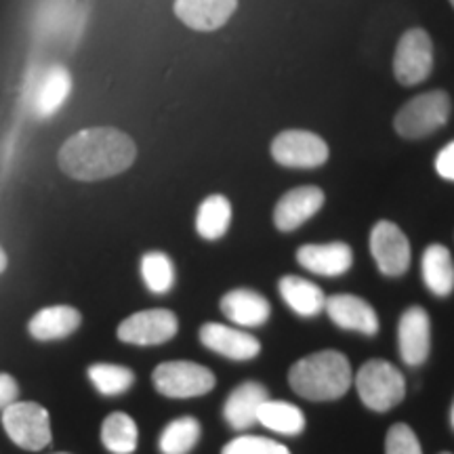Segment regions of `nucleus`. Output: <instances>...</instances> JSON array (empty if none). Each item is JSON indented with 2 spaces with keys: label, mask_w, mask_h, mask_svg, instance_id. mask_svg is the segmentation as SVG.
<instances>
[{
  "label": "nucleus",
  "mask_w": 454,
  "mask_h": 454,
  "mask_svg": "<svg viewBox=\"0 0 454 454\" xmlns=\"http://www.w3.org/2000/svg\"><path fill=\"white\" fill-rule=\"evenodd\" d=\"M137 158L135 141L112 127L84 129L61 145L59 168L78 181H99L124 173Z\"/></svg>",
  "instance_id": "obj_1"
},
{
  "label": "nucleus",
  "mask_w": 454,
  "mask_h": 454,
  "mask_svg": "<svg viewBox=\"0 0 454 454\" xmlns=\"http://www.w3.org/2000/svg\"><path fill=\"white\" fill-rule=\"evenodd\" d=\"M354 381L351 364L340 351H316L288 372L293 391L309 402H333L345 395Z\"/></svg>",
  "instance_id": "obj_2"
},
{
  "label": "nucleus",
  "mask_w": 454,
  "mask_h": 454,
  "mask_svg": "<svg viewBox=\"0 0 454 454\" xmlns=\"http://www.w3.org/2000/svg\"><path fill=\"white\" fill-rule=\"evenodd\" d=\"M450 98L444 90H429L412 98L395 114L394 127L404 139H423L444 127L450 118Z\"/></svg>",
  "instance_id": "obj_3"
},
{
  "label": "nucleus",
  "mask_w": 454,
  "mask_h": 454,
  "mask_svg": "<svg viewBox=\"0 0 454 454\" xmlns=\"http://www.w3.org/2000/svg\"><path fill=\"white\" fill-rule=\"evenodd\" d=\"M360 400L374 412H387L404 400V374L385 360H371L356 374Z\"/></svg>",
  "instance_id": "obj_4"
},
{
  "label": "nucleus",
  "mask_w": 454,
  "mask_h": 454,
  "mask_svg": "<svg viewBox=\"0 0 454 454\" xmlns=\"http://www.w3.org/2000/svg\"><path fill=\"white\" fill-rule=\"evenodd\" d=\"M3 427L24 450H43L51 442V419L36 402H13L3 411Z\"/></svg>",
  "instance_id": "obj_5"
},
{
  "label": "nucleus",
  "mask_w": 454,
  "mask_h": 454,
  "mask_svg": "<svg viewBox=\"0 0 454 454\" xmlns=\"http://www.w3.org/2000/svg\"><path fill=\"white\" fill-rule=\"evenodd\" d=\"M152 381L162 395L184 400V397H198L213 391L215 374L196 362L177 360L158 366L152 374Z\"/></svg>",
  "instance_id": "obj_6"
},
{
  "label": "nucleus",
  "mask_w": 454,
  "mask_h": 454,
  "mask_svg": "<svg viewBox=\"0 0 454 454\" xmlns=\"http://www.w3.org/2000/svg\"><path fill=\"white\" fill-rule=\"evenodd\" d=\"M431 70H434V43H431L429 34L421 27L404 32L394 55V74L397 82L404 87H414V84L427 81Z\"/></svg>",
  "instance_id": "obj_7"
},
{
  "label": "nucleus",
  "mask_w": 454,
  "mask_h": 454,
  "mask_svg": "<svg viewBox=\"0 0 454 454\" xmlns=\"http://www.w3.org/2000/svg\"><path fill=\"white\" fill-rule=\"evenodd\" d=\"M271 156L286 168H317L328 160V145L311 130H282L271 141Z\"/></svg>",
  "instance_id": "obj_8"
},
{
  "label": "nucleus",
  "mask_w": 454,
  "mask_h": 454,
  "mask_svg": "<svg viewBox=\"0 0 454 454\" xmlns=\"http://www.w3.org/2000/svg\"><path fill=\"white\" fill-rule=\"evenodd\" d=\"M371 254L383 276L397 278L411 268V242L391 221H379L371 231Z\"/></svg>",
  "instance_id": "obj_9"
},
{
  "label": "nucleus",
  "mask_w": 454,
  "mask_h": 454,
  "mask_svg": "<svg viewBox=\"0 0 454 454\" xmlns=\"http://www.w3.org/2000/svg\"><path fill=\"white\" fill-rule=\"evenodd\" d=\"M177 316L168 309H145L118 326V339L130 345H160L177 334Z\"/></svg>",
  "instance_id": "obj_10"
},
{
  "label": "nucleus",
  "mask_w": 454,
  "mask_h": 454,
  "mask_svg": "<svg viewBox=\"0 0 454 454\" xmlns=\"http://www.w3.org/2000/svg\"><path fill=\"white\" fill-rule=\"evenodd\" d=\"M70 90V72L64 66H51L47 70L34 74L32 82L27 84V101L38 118H47L66 104Z\"/></svg>",
  "instance_id": "obj_11"
},
{
  "label": "nucleus",
  "mask_w": 454,
  "mask_h": 454,
  "mask_svg": "<svg viewBox=\"0 0 454 454\" xmlns=\"http://www.w3.org/2000/svg\"><path fill=\"white\" fill-rule=\"evenodd\" d=\"M397 348L408 366H421L431 349V322L423 308L406 309L397 326Z\"/></svg>",
  "instance_id": "obj_12"
},
{
  "label": "nucleus",
  "mask_w": 454,
  "mask_h": 454,
  "mask_svg": "<svg viewBox=\"0 0 454 454\" xmlns=\"http://www.w3.org/2000/svg\"><path fill=\"white\" fill-rule=\"evenodd\" d=\"M325 207V192L316 185L294 187L276 204L274 223L280 231H294Z\"/></svg>",
  "instance_id": "obj_13"
},
{
  "label": "nucleus",
  "mask_w": 454,
  "mask_h": 454,
  "mask_svg": "<svg viewBox=\"0 0 454 454\" xmlns=\"http://www.w3.org/2000/svg\"><path fill=\"white\" fill-rule=\"evenodd\" d=\"M325 309L328 317L343 331H354L366 334V337H374L379 333L377 311L371 308V303L356 297V294H333V297H326Z\"/></svg>",
  "instance_id": "obj_14"
},
{
  "label": "nucleus",
  "mask_w": 454,
  "mask_h": 454,
  "mask_svg": "<svg viewBox=\"0 0 454 454\" xmlns=\"http://www.w3.org/2000/svg\"><path fill=\"white\" fill-rule=\"evenodd\" d=\"M200 340L207 349L238 362L253 360L261 351V343L257 337L240 331V328L215 325V322L200 328Z\"/></svg>",
  "instance_id": "obj_15"
},
{
  "label": "nucleus",
  "mask_w": 454,
  "mask_h": 454,
  "mask_svg": "<svg viewBox=\"0 0 454 454\" xmlns=\"http://www.w3.org/2000/svg\"><path fill=\"white\" fill-rule=\"evenodd\" d=\"M297 261L301 268L317 276H343L348 274L354 263V253L349 244L328 242V244H305L297 251Z\"/></svg>",
  "instance_id": "obj_16"
},
{
  "label": "nucleus",
  "mask_w": 454,
  "mask_h": 454,
  "mask_svg": "<svg viewBox=\"0 0 454 454\" xmlns=\"http://www.w3.org/2000/svg\"><path fill=\"white\" fill-rule=\"evenodd\" d=\"M238 0H175V15L187 27L198 32H215L234 15Z\"/></svg>",
  "instance_id": "obj_17"
},
{
  "label": "nucleus",
  "mask_w": 454,
  "mask_h": 454,
  "mask_svg": "<svg viewBox=\"0 0 454 454\" xmlns=\"http://www.w3.org/2000/svg\"><path fill=\"white\" fill-rule=\"evenodd\" d=\"M268 400V389L261 383L248 381L238 385V387L230 394V397H227L223 406V417L227 425L236 431L253 427V425L257 423L259 408Z\"/></svg>",
  "instance_id": "obj_18"
},
{
  "label": "nucleus",
  "mask_w": 454,
  "mask_h": 454,
  "mask_svg": "<svg viewBox=\"0 0 454 454\" xmlns=\"http://www.w3.org/2000/svg\"><path fill=\"white\" fill-rule=\"evenodd\" d=\"M221 311L236 326L254 328L270 320L271 308L263 294L248 291V288H236L221 299Z\"/></svg>",
  "instance_id": "obj_19"
},
{
  "label": "nucleus",
  "mask_w": 454,
  "mask_h": 454,
  "mask_svg": "<svg viewBox=\"0 0 454 454\" xmlns=\"http://www.w3.org/2000/svg\"><path fill=\"white\" fill-rule=\"evenodd\" d=\"M81 311L70 305H51L32 316L30 334L38 340H57L66 339L81 326Z\"/></svg>",
  "instance_id": "obj_20"
},
{
  "label": "nucleus",
  "mask_w": 454,
  "mask_h": 454,
  "mask_svg": "<svg viewBox=\"0 0 454 454\" xmlns=\"http://www.w3.org/2000/svg\"><path fill=\"white\" fill-rule=\"evenodd\" d=\"M280 294L284 303L301 317H316L325 311L326 297L317 284L299 276H284L280 284Z\"/></svg>",
  "instance_id": "obj_21"
},
{
  "label": "nucleus",
  "mask_w": 454,
  "mask_h": 454,
  "mask_svg": "<svg viewBox=\"0 0 454 454\" xmlns=\"http://www.w3.org/2000/svg\"><path fill=\"white\" fill-rule=\"evenodd\" d=\"M421 274L425 286L435 297H448L454 291V261L450 251L442 244H431V247L425 248Z\"/></svg>",
  "instance_id": "obj_22"
},
{
  "label": "nucleus",
  "mask_w": 454,
  "mask_h": 454,
  "mask_svg": "<svg viewBox=\"0 0 454 454\" xmlns=\"http://www.w3.org/2000/svg\"><path fill=\"white\" fill-rule=\"evenodd\" d=\"M231 223V204L225 196H208L202 200L196 215V230L204 240H219Z\"/></svg>",
  "instance_id": "obj_23"
},
{
  "label": "nucleus",
  "mask_w": 454,
  "mask_h": 454,
  "mask_svg": "<svg viewBox=\"0 0 454 454\" xmlns=\"http://www.w3.org/2000/svg\"><path fill=\"white\" fill-rule=\"evenodd\" d=\"M257 423L280 435H299L305 429V417L301 408L282 400H268L259 408Z\"/></svg>",
  "instance_id": "obj_24"
},
{
  "label": "nucleus",
  "mask_w": 454,
  "mask_h": 454,
  "mask_svg": "<svg viewBox=\"0 0 454 454\" xmlns=\"http://www.w3.org/2000/svg\"><path fill=\"white\" fill-rule=\"evenodd\" d=\"M101 442L112 454H133L139 442L137 425L129 414L114 412L101 425Z\"/></svg>",
  "instance_id": "obj_25"
},
{
  "label": "nucleus",
  "mask_w": 454,
  "mask_h": 454,
  "mask_svg": "<svg viewBox=\"0 0 454 454\" xmlns=\"http://www.w3.org/2000/svg\"><path fill=\"white\" fill-rule=\"evenodd\" d=\"M200 434L202 427L194 417L175 419L164 427L158 446L162 454H190L200 440Z\"/></svg>",
  "instance_id": "obj_26"
},
{
  "label": "nucleus",
  "mask_w": 454,
  "mask_h": 454,
  "mask_svg": "<svg viewBox=\"0 0 454 454\" xmlns=\"http://www.w3.org/2000/svg\"><path fill=\"white\" fill-rule=\"evenodd\" d=\"M141 278H144L145 286L152 293L164 294L173 288L175 284V265L168 259V254L160 251L145 253L141 259Z\"/></svg>",
  "instance_id": "obj_27"
},
{
  "label": "nucleus",
  "mask_w": 454,
  "mask_h": 454,
  "mask_svg": "<svg viewBox=\"0 0 454 454\" xmlns=\"http://www.w3.org/2000/svg\"><path fill=\"white\" fill-rule=\"evenodd\" d=\"M89 379L104 395H121L135 383L133 371L118 364H93L89 368Z\"/></svg>",
  "instance_id": "obj_28"
},
{
  "label": "nucleus",
  "mask_w": 454,
  "mask_h": 454,
  "mask_svg": "<svg viewBox=\"0 0 454 454\" xmlns=\"http://www.w3.org/2000/svg\"><path fill=\"white\" fill-rule=\"evenodd\" d=\"M221 454H291L280 442L263 435H240L223 446Z\"/></svg>",
  "instance_id": "obj_29"
},
{
  "label": "nucleus",
  "mask_w": 454,
  "mask_h": 454,
  "mask_svg": "<svg viewBox=\"0 0 454 454\" xmlns=\"http://www.w3.org/2000/svg\"><path fill=\"white\" fill-rule=\"evenodd\" d=\"M385 454H423L417 434L404 423H395L385 438Z\"/></svg>",
  "instance_id": "obj_30"
},
{
  "label": "nucleus",
  "mask_w": 454,
  "mask_h": 454,
  "mask_svg": "<svg viewBox=\"0 0 454 454\" xmlns=\"http://www.w3.org/2000/svg\"><path fill=\"white\" fill-rule=\"evenodd\" d=\"M435 170H438L440 177L454 181V141L448 144L444 150L440 152L438 158H435Z\"/></svg>",
  "instance_id": "obj_31"
},
{
  "label": "nucleus",
  "mask_w": 454,
  "mask_h": 454,
  "mask_svg": "<svg viewBox=\"0 0 454 454\" xmlns=\"http://www.w3.org/2000/svg\"><path fill=\"white\" fill-rule=\"evenodd\" d=\"M17 383L11 374H0V408H7L9 404H13L17 397Z\"/></svg>",
  "instance_id": "obj_32"
},
{
  "label": "nucleus",
  "mask_w": 454,
  "mask_h": 454,
  "mask_svg": "<svg viewBox=\"0 0 454 454\" xmlns=\"http://www.w3.org/2000/svg\"><path fill=\"white\" fill-rule=\"evenodd\" d=\"M4 268H7V254H4L3 248H0V274H3Z\"/></svg>",
  "instance_id": "obj_33"
},
{
  "label": "nucleus",
  "mask_w": 454,
  "mask_h": 454,
  "mask_svg": "<svg viewBox=\"0 0 454 454\" xmlns=\"http://www.w3.org/2000/svg\"><path fill=\"white\" fill-rule=\"evenodd\" d=\"M450 421H452V427H454V404H452V412H450Z\"/></svg>",
  "instance_id": "obj_34"
},
{
  "label": "nucleus",
  "mask_w": 454,
  "mask_h": 454,
  "mask_svg": "<svg viewBox=\"0 0 454 454\" xmlns=\"http://www.w3.org/2000/svg\"><path fill=\"white\" fill-rule=\"evenodd\" d=\"M450 4H452V7H454V0H450Z\"/></svg>",
  "instance_id": "obj_35"
},
{
  "label": "nucleus",
  "mask_w": 454,
  "mask_h": 454,
  "mask_svg": "<svg viewBox=\"0 0 454 454\" xmlns=\"http://www.w3.org/2000/svg\"><path fill=\"white\" fill-rule=\"evenodd\" d=\"M442 454H452V452H442Z\"/></svg>",
  "instance_id": "obj_36"
}]
</instances>
